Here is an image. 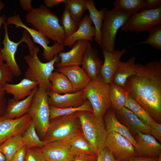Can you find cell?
<instances>
[{
	"instance_id": "cell-27",
	"label": "cell",
	"mask_w": 161,
	"mask_h": 161,
	"mask_svg": "<svg viewBox=\"0 0 161 161\" xmlns=\"http://www.w3.org/2000/svg\"><path fill=\"white\" fill-rule=\"evenodd\" d=\"M86 6L95 30V35L93 39L99 45L100 43L101 29L105 13L107 10L106 8L100 10L96 8L93 0H86Z\"/></svg>"
},
{
	"instance_id": "cell-5",
	"label": "cell",
	"mask_w": 161,
	"mask_h": 161,
	"mask_svg": "<svg viewBox=\"0 0 161 161\" xmlns=\"http://www.w3.org/2000/svg\"><path fill=\"white\" fill-rule=\"evenodd\" d=\"M83 134L96 151L97 156L106 147L108 135L103 118L88 111L78 112Z\"/></svg>"
},
{
	"instance_id": "cell-21",
	"label": "cell",
	"mask_w": 161,
	"mask_h": 161,
	"mask_svg": "<svg viewBox=\"0 0 161 161\" xmlns=\"http://www.w3.org/2000/svg\"><path fill=\"white\" fill-rule=\"evenodd\" d=\"M92 23L88 13L80 22L77 30L71 35L65 38L63 45L72 47L76 41L82 40L92 41L95 35V30L94 26H92Z\"/></svg>"
},
{
	"instance_id": "cell-28",
	"label": "cell",
	"mask_w": 161,
	"mask_h": 161,
	"mask_svg": "<svg viewBox=\"0 0 161 161\" xmlns=\"http://www.w3.org/2000/svg\"><path fill=\"white\" fill-rule=\"evenodd\" d=\"M135 58L133 56L125 62L121 61L113 77L112 82L124 87L127 79L135 74Z\"/></svg>"
},
{
	"instance_id": "cell-35",
	"label": "cell",
	"mask_w": 161,
	"mask_h": 161,
	"mask_svg": "<svg viewBox=\"0 0 161 161\" xmlns=\"http://www.w3.org/2000/svg\"><path fill=\"white\" fill-rule=\"evenodd\" d=\"M22 138L27 149L35 147L42 148L46 144L39 138L32 122L22 135Z\"/></svg>"
},
{
	"instance_id": "cell-29",
	"label": "cell",
	"mask_w": 161,
	"mask_h": 161,
	"mask_svg": "<svg viewBox=\"0 0 161 161\" xmlns=\"http://www.w3.org/2000/svg\"><path fill=\"white\" fill-rule=\"evenodd\" d=\"M51 84V91L59 94L73 92L72 84L64 74L56 71L53 72L49 78Z\"/></svg>"
},
{
	"instance_id": "cell-11",
	"label": "cell",
	"mask_w": 161,
	"mask_h": 161,
	"mask_svg": "<svg viewBox=\"0 0 161 161\" xmlns=\"http://www.w3.org/2000/svg\"><path fill=\"white\" fill-rule=\"evenodd\" d=\"M106 147L117 161H123L131 157L138 156L131 143L125 137L115 132L108 134Z\"/></svg>"
},
{
	"instance_id": "cell-38",
	"label": "cell",
	"mask_w": 161,
	"mask_h": 161,
	"mask_svg": "<svg viewBox=\"0 0 161 161\" xmlns=\"http://www.w3.org/2000/svg\"><path fill=\"white\" fill-rule=\"evenodd\" d=\"M148 37L145 41L140 42L137 44H146L149 45L155 49H161V25L157 26L148 31Z\"/></svg>"
},
{
	"instance_id": "cell-12",
	"label": "cell",
	"mask_w": 161,
	"mask_h": 161,
	"mask_svg": "<svg viewBox=\"0 0 161 161\" xmlns=\"http://www.w3.org/2000/svg\"><path fill=\"white\" fill-rule=\"evenodd\" d=\"M32 122L28 113L13 119L0 118V144L6 139L17 135H23Z\"/></svg>"
},
{
	"instance_id": "cell-48",
	"label": "cell",
	"mask_w": 161,
	"mask_h": 161,
	"mask_svg": "<svg viewBox=\"0 0 161 161\" xmlns=\"http://www.w3.org/2000/svg\"><path fill=\"white\" fill-rule=\"evenodd\" d=\"M66 1V0H44V1L47 7L50 8L61 3H64Z\"/></svg>"
},
{
	"instance_id": "cell-20",
	"label": "cell",
	"mask_w": 161,
	"mask_h": 161,
	"mask_svg": "<svg viewBox=\"0 0 161 161\" xmlns=\"http://www.w3.org/2000/svg\"><path fill=\"white\" fill-rule=\"evenodd\" d=\"M89 41L85 40L76 41L72 47V49L68 52H61L58 55L60 61L56 63V68L81 64L83 55Z\"/></svg>"
},
{
	"instance_id": "cell-9",
	"label": "cell",
	"mask_w": 161,
	"mask_h": 161,
	"mask_svg": "<svg viewBox=\"0 0 161 161\" xmlns=\"http://www.w3.org/2000/svg\"><path fill=\"white\" fill-rule=\"evenodd\" d=\"M161 24V7L144 10L132 15L120 28L123 31L138 33L148 31Z\"/></svg>"
},
{
	"instance_id": "cell-2",
	"label": "cell",
	"mask_w": 161,
	"mask_h": 161,
	"mask_svg": "<svg viewBox=\"0 0 161 161\" xmlns=\"http://www.w3.org/2000/svg\"><path fill=\"white\" fill-rule=\"evenodd\" d=\"M25 20L55 43L63 44L65 36L58 18L45 5H41L28 12Z\"/></svg>"
},
{
	"instance_id": "cell-40",
	"label": "cell",
	"mask_w": 161,
	"mask_h": 161,
	"mask_svg": "<svg viewBox=\"0 0 161 161\" xmlns=\"http://www.w3.org/2000/svg\"><path fill=\"white\" fill-rule=\"evenodd\" d=\"M41 148L33 147L27 149L24 161H45Z\"/></svg>"
},
{
	"instance_id": "cell-56",
	"label": "cell",
	"mask_w": 161,
	"mask_h": 161,
	"mask_svg": "<svg viewBox=\"0 0 161 161\" xmlns=\"http://www.w3.org/2000/svg\"><path fill=\"white\" fill-rule=\"evenodd\" d=\"M6 161H7V160H6Z\"/></svg>"
},
{
	"instance_id": "cell-4",
	"label": "cell",
	"mask_w": 161,
	"mask_h": 161,
	"mask_svg": "<svg viewBox=\"0 0 161 161\" xmlns=\"http://www.w3.org/2000/svg\"><path fill=\"white\" fill-rule=\"evenodd\" d=\"M81 133H83L77 112L50 120L42 140L46 144L55 141L66 140Z\"/></svg>"
},
{
	"instance_id": "cell-15",
	"label": "cell",
	"mask_w": 161,
	"mask_h": 161,
	"mask_svg": "<svg viewBox=\"0 0 161 161\" xmlns=\"http://www.w3.org/2000/svg\"><path fill=\"white\" fill-rule=\"evenodd\" d=\"M47 92L49 106L57 108L78 107L83 104L86 100L83 90L63 95L54 93L51 90Z\"/></svg>"
},
{
	"instance_id": "cell-36",
	"label": "cell",
	"mask_w": 161,
	"mask_h": 161,
	"mask_svg": "<svg viewBox=\"0 0 161 161\" xmlns=\"http://www.w3.org/2000/svg\"><path fill=\"white\" fill-rule=\"evenodd\" d=\"M86 2V0H66L64 3L72 18L79 23L87 10Z\"/></svg>"
},
{
	"instance_id": "cell-18",
	"label": "cell",
	"mask_w": 161,
	"mask_h": 161,
	"mask_svg": "<svg viewBox=\"0 0 161 161\" xmlns=\"http://www.w3.org/2000/svg\"><path fill=\"white\" fill-rule=\"evenodd\" d=\"M114 111L117 119L128 129L133 137L138 132L151 135L149 126L127 108L124 106Z\"/></svg>"
},
{
	"instance_id": "cell-24",
	"label": "cell",
	"mask_w": 161,
	"mask_h": 161,
	"mask_svg": "<svg viewBox=\"0 0 161 161\" xmlns=\"http://www.w3.org/2000/svg\"><path fill=\"white\" fill-rule=\"evenodd\" d=\"M103 119L108 134L114 132L117 133L127 139L135 146L136 142L133 136L128 129L118 120L114 110L111 107L107 110Z\"/></svg>"
},
{
	"instance_id": "cell-37",
	"label": "cell",
	"mask_w": 161,
	"mask_h": 161,
	"mask_svg": "<svg viewBox=\"0 0 161 161\" xmlns=\"http://www.w3.org/2000/svg\"><path fill=\"white\" fill-rule=\"evenodd\" d=\"M60 23L64 31L65 38L74 33L78 29L79 23L72 17L67 8L65 7L60 20Z\"/></svg>"
},
{
	"instance_id": "cell-39",
	"label": "cell",
	"mask_w": 161,
	"mask_h": 161,
	"mask_svg": "<svg viewBox=\"0 0 161 161\" xmlns=\"http://www.w3.org/2000/svg\"><path fill=\"white\" fill-rule=\"evenodd\" d=\"M4 61H0V86L2 87L8 82H12L15 76L12 71Z\"/></svg>"
},
{
	"instance_id": "cell-49",
	"label": "cell",
	"mask_w": 161,
	"mask_h": 161,
	"mask_svg": "<svg viewBox=\"0 0 161 161\" xmlns=\"http://www.w3.org/2000/svg\"><path fill=\"white\" fill-rule=\"evenodd\" d=\"M7 100L4 96L0 97V118L5 113L7 105Z\"/></svg>"
},
{
	"instance_id": "cell-26",
	"label": "cell",
	"mask_w": 161,
	"mask_h": 161,
	"mask_svg": "<svg viewBox=\"0 0 161 161\" xmlns=\"http://www.w3.org/2000/svg\"><path fill=\"white\" fill-rule=\"evenodd\" d=\"M66 141L71 146V152L73 157L92 155L97 156V154L83 133L75 135Z\"/></svg>"
},
{
	"instance_id": "cell-14",
	"label": "cell",
	"mask_w": 161,
	"mask_h": 161,
	"mask_svg": "<svg viewBox=\"0 0 161 161\" xmlns=\"http://www.w3.org/2000/svg\"><path fill=\"white\" fill-rule=\"evenodd\" d=\"M134 146L138 156L149 157L161 155V145L151 135L138 132L134 136Z\"/></svg>"
},
{
	"instance_id": "cell-22",
	"label": "cell",
	"mask_w": 161,
	"mask_h": 161,
	"mask_svg": "<svg viewBox=\"0 0 161 161\" xmlns=\"http://www.w3.org/2000/svg\"><path fill=\"white\" fill-rule=\"evenodd\" d=\"M103 63L99 57L98 50L93 48L89 42L84 54L81 65L92 80L98 77Z\"/></svg>"
},
{
	"instance_id": "cell-23",
	"label": "cell",
	"mask_w": 161,
	"mask_h": 161,
	"mask_svg": "<svg viewBox=\"0 0 161 161\" xmlns=\"http://www.w3.org/2000/svg\"><path fill=\"white\" fill-rule=\"evenodd\" d=\"M38 87L33 89L31 93L24 99L17 100L9 98L4 115L0 118L13 119L20 118L27 113L31 105L33 96L37 90Z\"/></svg>"
},
{
	"instance_id": "cell-10",
	"label": "cell",
	"mask_w": 161,
	"mask_h": 161,
	"mask_svg": "<svg viewBox=\"0 0 161 161\" xmlns=\"http://www.w3.org/2000/svg\"><path fill=\"white\" fill-rule=\"evenodd\" d=\"M7 24H14L16 27H21L26 30L32 38L34 42L40 45L43 49L42 55L44 59L48 61L52 60L55 55H58L64 49L63 44L55 43L51 46L48 37L41 32L33 28L29 27L22 22L19 15L17 14L9 17Z\"/></svg>"
},
{
	"instance_id": "cell-52",
	"label": "cell",
	"mask_w": 161,
	"mask_h": 161,
	"mask_svg": "<svg viewBox=\"0 0 161 161\" xmlns=\"http://www.w3.org/2000/svg\"><path fill=\"white\" fill-rule=\"evenodd\" d=\"M6 158L5 156L0 151V161H6Z\"/></svg>"
},
{
	"instance_id": "cell-55",
	"label": "cell",
	"mask_w": 161,
	"mask_h": 161,
	"mask_svg": "<svg viewBox=\"0 0 161 161\" xmlns=\"http://www.w3.org/2000/svg\"><path fill=\"white\" fill-rule=\"evenodd\" d=\"M45 161H50L48 160H46Z\"/></svg>"
},
{
	"instance_id": "cell-53",
	"label": "cell",
	"mask_w": 161,
	"mask_h": 161,
	"mask_svg": "<svg viewBox=\"0 0 161 161\" xmlns=\"http://www.w3.org/2000/svg\"><path fill=\"white\" fill-rule=\"evenodd\" d=\"M4 61L3 59V58H2V55H1V53L0 50V61Z\"/></svg>"
},
{
	"instance_id": "cell-50",
	"label": "cell",
	"mask_w": 161,
	"mask_h": 161,
	"mask_svg": "<svg viewBox=\"0 0 161 161\" xmlns=\"http://www.w3.org/2000/svg\"><path fill=\"white\" fill-rule=\"evenodd\" d=\"M4 4L3 2L1 0H0V12L4 7ZM5 16L4 15H2L1 17L0 16V29L2 24H3L5 22ZM1 49L0 46V50Z\"/></svg>"
},
{
	"instance_id": "cell-7",
	"label": "cell",
	"mask_w": 161,
	"mask_h": 161,
	"mask_svg": "<svg viewBox=\"0 0 161 161\" xmlns=\"http://www.w3.org/2000/svg\"><path fill=\"white\" fill-rule=\"evenodd\" d=\"M34 123L37 133L42 140L50 122L49 105L47 91L38 87L35 93L28 113Z\"/></svg>"
},
{
	"instance_id": "cell-16",
	"label": "cell",
	"mask_w": 161,
	"mask_h": 161,
	"mask_svg": "<svg viewBox=\"0 0 161 161\" xmlns=\"http://www.w3.org/2000/svg\"><path fill=\"white\" fill-rule=\"evenodd\" d=\"M46 160L50 161H71L73 156L71 152L70 143L60 140L47 143L41 148Z\"/></svg>"
},
{
	"instance_id": "cell-34",
	"label": "cell",
	"mask_w": 161,
	"mask_h": 161,
	"mask_svg": "<svg viewBox=\"0 0 161 161\" xmlns=\"http://www.w3.org/2000/svg\"><path fill=\"white\" fill-rule=\"evenodd\" d=\"M50 120L60 116L71 114L81 111H88L93 112L92 105L88 100H86L81 105L76 107L63 108H55L49 106Z\"/></svg>"
},
{
	"instance_id": "cell-1",
	"label": "cell",
	"mask_w": 161,
	"mask_h": 161,
	"mask_svg": "<svg viewBox=\"0 0 161 161\" xmlns=\"http://www.w3.org/2000/svg\"><path fill=\"white\" fill-rule=\"evenodd\" d=\"M135 74L129 78L124 88L158 123H161V62L135 64Z\"/></svg>"
},
{
	"instance_id": "cell-32",
	"label": "cell",
	"mask_w": 161,
	"mask_h": 161,
	"mask_svg": "<svg viewBox=\"0 0 161 161\" xmlns=\"http://www.w3.org/2000/svg\"><path fill=\"white\" fill-rule=\"evenodd\" d=\"M145 0H115L112 3L115 9L131 15L145 10Z\"/></svg>"
},
{
	"instance_id": "cell-45",
	"label": "cell",
	"mask_w": 161,
	"mask_h": 161,
	"mask_svg": "<svg viewBox=\"0 0 161 161\" xmlns=\"http://www.w3.org/2000/svg\"><path fill=\"white\" fill-rule=\"evenodd\" d=\"M159 157H149L138 156H132L128 158L123 161H157Z\"/></svg>"
},
{
	"instance_id": "cell-43",
	"label": "cell",
	"mask_w": 161,
	"mask_h": 161,
	"mask_svg": "<svg viewBox=\"0 0 161 161\" xmlns=\"http://www.w3.org/2000/svg\"><path fill=\"white\" fill-rule=\"evenodd\" d=\"M27 149L24 145L19 149L9 161H24Z\"/></svg>"
},
{
	"instance_id": "cell-3",
	"label": "cell",
	"mask_w": 161,
	"mask_h": 161,
	"mask_svg": "<svg viewBox=\"0 0 161 161\" xmlns=\"http://www.w3.org/2000/svg\"><path fill=\"white\" fill-rule=\"evenodd\" d=\"M39 51V48L35 46L30 52V55L24 56V59L28 65L25 72V78L37 82L39 87L48 91L51 90V88L49 78L55 69V64L60 61V58L58 55H56L52 60L43 63L38 57Z\"/></svg>"
},
{
	"instance_id": "cell-31",
	"label": "cell",
	"mask_w": 161,
	"mask_h": 161,
	"mask_svg": "<svg viewBox=\"0 0 161 161\" xmlns=\"http://www.w3.org/2000/svg\"><path fill=\"white\" fill-rule=\"evenodd\" d=\"M22 134H19L9 138L0 144V151L9 161L15 154L24 146Z\"/></svg>"
},
{
	"instance_id": "cell-25",
	"label": "cell",
	"mask_w": 161,
	"mask_h": 161,
	"mask_svg": "<svg viewBox=\"0 0 161 161\" xmlns=\"http://www.w3.org/2000/svg\"><path fill=\"white\" fill-rule=\"evenodd\" d=\"M38 86L37 82L24 78L17 84L7 83L3 88L5 92L11 94L13 98L19 100L24 99L32 93V90Z\"/></svg>"
},
{
	"instance_id": "cell-6",
	"label": "cell",
	"mask_w": 161,
	"mask_h": 161,
	"mask_svg": "<svg viewBox=\"0 0 161 161\" xmlns=\"http://www.w3.org/2000/svg\"><path fill=\"white\" fill-rule=\"evenodd\" d=\"M83 91L86 100L92 105L94 115L103 118L106 111L111 107L109 84L105 83L100 73L96 78L91 80Z\"/></svg>"
},
{
	"instance_id": "cell-42",
	"label": "cell",
	"mask_w": 161,
	"mask_h": 161,
	"mask_svg": "<svg viewBox=\"0 0 161 161\" xmlns=\"http://www.w3.org/2000/svg\"><path fill=\"white\" fill-rule=\"evenodd\" d=\"M151 134L159 143L161 142V124L156 123L149 126Z\"/></svg>"
},
{
	"instance_id": "cell-19",
	"label": "cell",
	"mask_w": 161,
	"mask_h": 161,
	"mask_svg": "<svg viewBox=\"0 0 161 161\" xmlns=\"http://www.w3.org/2000/svg\"><path fill=\"white\" fill-rule=\"evenodd\" d=\"M56 71L64 75L70 82L73 92L83 90L92 79L82 68L72 65L56 68Z\"/></svg>"
},
{
	"instance_id": "cell-30",
	"label": "cell",
	"mask_w": 161,
	"mask_h": 161,
	"mask_svg": "<svg viewBox=\"0 0 161 161\" xmlns=\"http://www.w3.org/2000/svg\"><path fill=\"white\" fill-rule=\"evenodd\" d=\"M127 94L123 87L112 82L109 84L111 107L114 111H118L124 107Z\"/></svg>"
},
{
	"instance_id": "cell-33",
	"label": "cell",
	"mask_w": 161,
	"mask_h": 161,
	"mask_svg": "<svg viewBox=\"0 0 161 161\" xmlns=\"http://www.w3.org/2000/svg\"><path fill=\"white\" fill-rule=\"evenodd\" d=\"M125 107L131 111L141 120L149 126L157 123L143 107L128 94Z\"/></svg>"
},
{
	"instance_id": "cell-41",
	"label": "cell",
	"mask_w": 161,
	"mask_h": 161,
	"mask_svg": "<svg viewBox=\"0 0 161 161\" xmlns=\"http://www.w3.org/2000/svg\"><path fill=\"white\" fill-rule=\"evenodd\" d=\"M97 161H117L110 151L106 147L101 151L97 157Z\"/></svg>"
},
{
	"instance_id": "cell-46",
	"label": "cell",
	"mask_w": 161,
	"mask_h": 161,
	"mask_svg": "<svg viewBox=\"0 0 161 161\" xmlns=\"http://www.w3.org/2000/svg\"><path fill=\"white\" fill-rule=\"evenodd\" d=\"M97 156L95 155H82L74 156L71 161H97Z\"/></svg>"
},
{
	"instance_id": "cell-47",
	"label": "cell",
	"mask_w": 161,
	"mask_h": 161,
	"mask_svg": "<svg viewBox=\"0 0 161 161\" xmlns=\"http://www.w3.org/2000/svg\"><path fill=\"white\" fill-rule=\"evenodd\" d=\"M31 0H20L19 4L22 9L29 12L34 8L31 5Z\"/></svg>"
},
{
	"instance_id": "cell-13",
	"label": "cell",
	"mask_w": 161,
	"mask_h": 161,
	"mask_svg": "<svg viewBox=\"0 0 161 161\" xmlns=\"http://www.w3.org/2000/svg\"><path fill=\"white\" fill-rule=\"evenodd\" d=\"M5 34L3 41V48L0 50L2 58L13 72L14 76L19 77L21 74V69L17 64L15 55L18 45L22 42H26L24 34L23 33V36L18 42H15L10 40L8 36L7 26L6 22L4 24Z\"/></svg>"
},
{
	"instance_id": "cell-8",
	"label": "cell",
	"mask_w": 161,
	"mask_h": 161,
	"mask_svg": "<svg viewBox=\"0 0 161 161\" xmlns=\"http://www.w3.org/2000/svg\"><path fill=\"white\" fill-rule=\"evenodd\" d=\"M131 16L114 8L106 11L101 29L100 46L102 50L104 49L110 52L114 50L117 32Z\"/></svg>"
},
{
	"instance_id": "cell-17",
	"label": "cell",
	"mask_w": 161,
	"mask_h": 161,
	"mask_svg": "<svg viewBox=\"0 0 161 161\" xmlns=\"http://www.w3.org/2000/svg\"><path fill=\"white\" fill-rule=\"evenodd\" d=\"M126 52L125 49H116L112 52L103 50L104 61L100 73L106 83L109 84L112 82L114 75L121 61L120 59Z\"/></svg>"
},
{
	"instance_id": "cell-44",
	"label": "cell",
	"mask_w": 161,
	"mask_h": 161,
	"mask_svg": "<svg viewBox=\"0 0 161 161\" xmlns=\"http://www.w3.org/2000/svg\"><path fill=\"white\" fill-rule=\"evenodd\" d=\"M145 10H152L161 7V0H145Z\"/></svg>"
},
{
	"instance_id": "cell-51",
	"label": "cell",
	"mask_w": 161,
	"mask_h": 161,
	"mask_svg": "<svg viewBox=\"0 0 161 161\" xmlns=\"http://www.w3.org/2000/svg\"><path fill=\"white\" fill-rule=\"evenodd\" d=\"M5 93L3 87L0 86V97L4 96Z\"/></svg>"
},
{
	"instance_id": "cell-54",
	"label": "cell",
	"mask_w": 161,
	"mask_h": 161,
	"mask_svg": "<svg viewBox=\"0 0 161 161\" xmlns=\"http://www.w3.org/2000/svg\"><path fill=\"white\" fill-rule=\"evenodd\" d=\"M157 161H161V155L160 156Z\"/></svg>"
}]
</instances>
